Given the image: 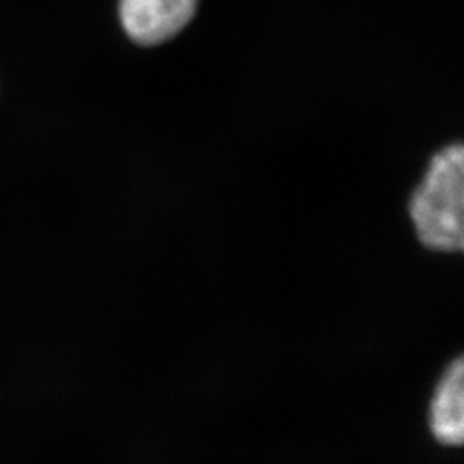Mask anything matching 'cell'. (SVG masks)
<instances>
[{
  "label": "cell",
  "mask_w": 464,
  "mask_h": 464,
  "mask_svg": "<svg viewBox=\"0 0 464 464\" xmlns=\"http://www.w3.org/2000/svg\"><path fill=\"white\" fill-rule=\"evenodd\" d=\"M463 145L440 150L410 201L416 236L433 251L463 249Z\"/></svg>",
  "instance_id": "6da1fadb"
},
{
  "label": "cell",
  "mask_w": 464,
  "mask_h": 464,
  "mask_svg": "<svg viewBox=\"0 0 464 464\" xmlns=\"http://www.w3.org/2000/svg\"><path fill=\"white\" fill-rule=\"evenodd\" d=\"M199 0H119L124 34L141 47H155L181 34Z\"/></svg>",
  "instance_id": "7a4b0ae2"
},
{
  "label": "cell",
  "mask_w": 464,
  "mask_h": 464,
  "mask_svg": "<svg viewBox=\"0 0 464 464\" xmlns=\"http://www.w3.org/2000/svg\"><path fill=\"white\" fill-rule=\"evenodd\" d=\"M463 360H454L442 373L431 398L429 425L433 437L444 446H459L463 440Z\"/></svg>",
  "instance_id": "3957f363"
}]
</instances>
